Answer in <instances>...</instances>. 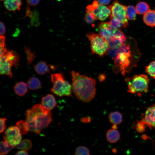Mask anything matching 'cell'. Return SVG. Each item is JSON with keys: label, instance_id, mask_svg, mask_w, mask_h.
I'll return each instance as SVG.
<instances>
[{"label": "cell", "instance_id": "obj_20", "mask_svg": "<svg viewBox=\"0 0 155 155\" xmlns=\"http://www.w3.org/2000/svg\"><path fill=\"white\" fill-rule=\"evenodd\" d=\"M27 85L28 88L31 90H36L41 88V85L40 81L37 78L32 77L27 81Z\"/></svg>", "mask_w": 155, "mask_h": 155}, {"label": "cell", "instance_id": "obj_35", "mask_svg": "<svg viewBox=\"0 0 155 155\" xmlns=\"http://www.w3.org/2000/svg\"><path fill=\"white\" fill-rule=\"evenodd\" d=\"M0 35H3L5 33L6 31L5 26L4 23L1 22H0Z\"/></svg>", "mask_w": 155, "mask_h": 155}, {"label": "cell", "instance_id": "obj_18", "mask_svg": "<svg viewBox=\"0 0 155 155\" xmlns=\"http://www.w3.org/2000/svg\"><path fill=\"white\" fill-rule=\"evenodd\" d=\"M27 86V84L23 82L16 84L14 87L15 93L19 96H24L28 92Z\"/></svg>", "mask_w": 155, "mask_h": 155}, {"label": "cell", "instance_id": "obj_17", "mask_svg": "<svg viewBox=\"0 0 155 155\" xmlns=\"http://www.w3.org/2000/svg\"><path fill=\"white\" fill-rule=\"evenodd\" d=\"M108 117L110 122L113 125L120 124L123 120L122 114L118 111L111 112L109 114Z\"/></svg>", "mask_w": 155, "mask_h": 155}, {"label": "cell", "instance_id": "obj_33", "mask_svg": "<svg viewBox=\"0 0 155 155\" xmlns=\"http://www.w3.org/2000/svg\"><path fill=\"white\" fill-rule=\"evenodd\" d=\"M7 119L6 118L1 117L0 119V132L1 133L4 132L6 127L5 122Z\"/></svg>", "mask_w": 155, "mask_h": 155}, {"label": "cell", "instance_id": "obj_11", "mask_svg": "<svg viewBox=\"0 0 155 155\" xmlns=\"http://www.w3.org/2000/svg\"><path fill=\"white\" fill-rule=\"evenodd\" d=\"M141 121L151 129H155V104L147 108Z\"/></svg>", "mask_w": 155, "mask_h": 155}, {"label": "cell", "instance_id": "obj_40", "mask_svg": "<svg viewBox=\"0 0 155 155\" xmlns=\"http://www.w3.org/2000/svg\"><path fill=\"white\" fill-rule=\"evenodd\" d=\"M111 128L114 129H117V125H116L113 124L111 127Z\"/></svg>", "mask_w": 155, "mask_h": 155}, {"label": "cell", "instance_id": "obj_6", "mask_svg": "<svg viewBox=\"0 0 155 155\" xmlns=\"http://www.w3.org/2000/svg\"><path fill=\"white\" fill-rule=\"evenodd\" d=\"M87 36L90 42L92 53L103 56L109 50L108 42L99 34L90 32Z\"/></svg>", "mask_w": 155, "mask_h": 155}, {"label": "cell", "instance_id": "obj_14", "mask_svg": "<svg viewBox=\"0 0 155 155\" xmlns=\"http://www.w3.org/2000/svg\"><path fill=\"white\" fill-rule=\"evenodd\" d=\"M3 1L4 6L8 10L15 11L20 10L22 5L21 0H2Z\"/></svg>", "mask_w": 155, "mask_h": 155}, {"label": "cell", "instance_id": "obj_4", "mask_svg": "<svg viewBox=\"0 0 155 155\" xmlns=\"http://www.w3.org/2000/svg\"><path fill=\"white\" fill-rule=\"evenodd\" d=\"M51 80L53 86L51 91L53 94L60 97L72 95L71 85L65 80L62 74L57 73L51 74Z\"/></svg>", "mask_w": 155, "mask_h": 155}, {"label": "cell", "instance_id": "obj_39", "mask_svg": "<svg viewBox=\"0 0 155 155\" xmlns=\"http://www.w3.org/2000/svg\"><path fill=\"white\" fill-rule=\"evenodd\" d=\"M15 155H28V153L25 150H21L18 151L15 154Z\"/></svg>", "mask_w": 155, "mask_h": 155}, {"label": "cell", "instance_id": "obj_21", "mask_svg": "<svg viewBox=\"0 0 155 155\" xmlns=\"http://www.w3.org/2000/svg\"><path fill=\"white\" fill-rule=\"evenodd\" d=\"M4 141L0 143V154L5 155L8 153L14 148L13 146L10 144L4 137Z\"/></svg>", "mask_w": 155, "mask_h": 155}, {"label": "cell", "instance_id": "obj_5", "mask_svg": "<svg viewBox=\"0 0 155 155\" xmlns=\"http://www.w3.org/2000/svg\"><path fill=\"white\" fill-rule=\"evenodd\" d=\"M127 91L133 94L146 93L148 90L149 80L148 77L144 74L135 75L127 78Z\"/></svg>", "mask_w": 155, "mask_h": 155}, {"label": "cell", "instance_id": "obj_22", "mask_svg": "<svg viewBox=\"0 0 155 155\" xmlns=\"http://www.w3.org/2000/svg\"><path fill=\"white\" fill-rule=\"evenodd\" d=\"M135 9L137 14L143 15L149 11L150 6L146 3L144 1H141L137 3Z\"/></svg>", "mask_w": 155, "mask_h": 155}, {"label": "cell", "instance_id": "obj_38", "mask_svg": "<svg viewBox=\"0 0 155 155\" xmlns=\"http://www.w3.org/2000/svg\"><path fill=\"white\" fill-rule=\"evenodd\" d=\"M111 0H98V3L102 5H106L109 4Z\"/></svg>", "mask_w": 155, "mask_h": 155}, {"label": "cell", "instance_id": "obj_31", "mask_svg": "<svg viewBox=\"0 0 155 155\" xmlns=\"http://www.w3.org/2000/svg\"><path fill=\"white\" fill-rule=\"evenodd\" d=\"M85 22L89 24H92L96 20L92 14L88 11L86 10V13L85 17Z\"/></svg>", "mask_w": 155, "mask_h": 155}, {"label": "cell", "instance_id": "obj_32", "mask_svg": "<svg viewBox=\"0 0 155 155\" xmlns=\"http://www.w3.org/2000/svg\"><path fill=\"white\" fill-rule=\"evenodd\" d=\"M145 123L141 121L137 122L136 125V129L138 132L142 133L144 132L145 130L146 125Z\"/></svg>", "mask_w": 155, "mask_h": 155}, {"label": "cell", "instance_id": "obj_3", "mask_svg": "<svg viewBox=\"0 0 155 155\" xmlns=\"http://www.w3.org/2000/svg\"><path fill=\"white\" fill-rule=\"evenodd\" d=\"M26 115L29 131L38 134L52 120L51 110L46 108L40 104H36L27 110Z\"/></svg>", "mask_w": 155, "mask_h": 155}, {"label": "cell", "instance_id": "obj_8", "mask_svg": "<svg viewBox=\"0 0 155 155\" xmlns=\"http://www.w3.org/2000/svg\"><path fill=\"white\" fill-rule=\"evenodd\" d=\"M127 7L121 4L117 0L114 1L109 6L111 12V14L121 22L124 28L127 27L129 25L126 15Z\"/></svg>", "mask_w": 155, "mask_h": 155}, {"label": "cell", "instance_id": "obj_23", "mask_svg": "<svg viewBox=\"0 0 155 155\" xmlns=\"http://www.w3.org/2000/svg\"><path fill=\"white\" fill-rule=\"evenodd\" d=\"M15 126L19 129L21 135L26 134L29 131V127L26 121H19L16 123Z\"/></svg>", "mask_w": 155, "mask_h": 155}, {"label": "cell", "instance_id": "obj_29", "mask_svg": "<svg viewBox=\"0 0 155 155\" xmlns=\"http://www.w3.org/2000/svg\"><path fill=\"white\" fill-rule=\"evenodd\" d=\"M145 71L151 77L155 79V61H152L146 67Z\"/></svg>", "mask_w": 155, "mask_h": 155}, {"label": "cell", "instance_id": "obj_34", "mask_svg": "<svg viewBox=\"0 0 155 155\" xmlns=\"http://www.w3.org/2000/svg\"><path fill=\"white\" fill-rule=\"evenodd\" d=\"M28 3L31 6H35L39 3L40 0H27Z\"/></svg>", "mask_w": 155, "mask_h": 155}, {"label": "cell", "instance_id": "obj_16", "mask_svg": "<svg viewBox=\"0 0 155 155\" xmlns=\"http://www.w3.org/2000/svg\"><path fill=\"white\" fill-rule=\"evenodd\" d=\"M143 20L147 26L151 27H155V11L149 10L144 14Z\"/></svg>", "mask_w": 155, "mask_h": 155}, {"label": "cell", "instance_id": "obj_24", "mask_svg": "<svg viewBox=\"0 0 155 155\" xmlns=\"http://www.w3.org/2000/svg\"><path fill=\"white\" fill-rule=\"evenodd\" d=\"M4 54L12 62L13 65L16 66L18 65L19 57L16 53L12 51L7 50Z\"/></svg>", "mask_w": 155, "mask_h": 155}, {"label": "cell", "instance_id": "obj_25", "mask_svg": "<svg viewBox=\"0 0 155 155\" xmlns=\"http://www.w3.org/2000/svg\"><path fill=\"white\" fill-rule=\"evenodd\" d=\"M32 145L31 141L28 139H24L15 146L18 149L28 151L32 148Z\"/></svg>", "mask_w": 155, "mask_h": 155}, {"label": "cell", "instance_id": "obj_13", "mask_svg": "<svg viewBox=\"0 0 155 155\" xmlns=\"http://www.w3.org/2000/svg\"><path fill=\"white\" fill-rule=\"evenodd\" d=\"M41 103L43 107L50 110L57 106L56 99L52 94H48L43 97L42 99Z\"/></svg>", "mask_w": 155, "mask_h": 155}, {"label": "cell", "instance_id": "obj_27", "mask_svg": "<svg viewBox=\"0 0 155 155\" xmlns=\"http://www.w3.org/2000/svg\"><path fill=\"white\" fill-rule=\"evenodd\" d=\"M26 17L28 16L30 18L32 24L35 25H35H36V24L38 23V17L37 15V12L32 11L28 6L26 8Z\"/></svg>", "mask_w": 155, "mask_h": 155}, {"label": "cell", "instance_id": "obj_1", "mask_svg": "<svg viewBox=\"0 0 155 155\" xmlns=\"http://www.w3.org/2000/svg\"><path fill=\"white\" fill-rule=\"evenodd\" d=\"M114 61V70L116 73L125 75L136 65L140 54L135 42L127 39L125 42L119 48L111 50Z\"/></svg>", "mask_w": 155, "mask_h": 155}, {"label": "cell", "instance_id": "obj_9", "mask_svg": "<svg viewBox=\"0 0 155 155\" xmlns=\"http://www.w3.org/2000/svg\"><path fill=\"white\" fill-rule=\"evenodd\" d=\"M4 137L11 145L16 146L21 141L22 136L19 129L16 126L9 127L5 132Z\"/></svg>", "mask_w": 155, "mask_h": 155}, {"label": "cell", "instance_id": "obj_26", "mask_svg": "<svg viewBox=\"0 0 155 155\" xmlns=\"http://www.w3.org/2000/svg\"><path fill=\"white\" fill-rule=\"evenodd\" d=\"M137 13L135 8L131 5L127 7L126 15L127 19L134 20L136 19Z\"/></svg>", "mask_w": 155, "mask_h": 155}, {"label": "cell", "instance_id": "obj_36", "mask_svg": "<svg viewBox=\"0 0 155 155\" xmlns=\"http://www.w3.org/2000/svg\"><path fill=\"white\" fill-rule=\"evenodd\" d=\"M91 119L89 117H82L80 119V121L83 123H90Z\"/></svg>", "mask_w": 155, "mask_h": 155}, {"label": "cell", "instance_id": "obj_19", "mask_svg": "<svg viewBox=\"0 0 155 155\" xmlns=\"http://www.w3.org/2000/svg\"><path fill=\"white\" fill-rule=\"evenodd\" d=\"M34 68L35 71L40 75H44L47 73H49L50 72V69L47 63L44 61H40L34 65Z\"/></svg>", "mask_w": 155, "mask_h": 155}, {"label": "cell", "instance_id": "obj_15", "mask_svg": "<svg viewBox=\"0 0 155 155\" xmlns=\"http://www.w3.org/2000/svg\"><path fill=\"white\" fill-rule=\"evenodd\" d=\"M106 137L107 141L110 143H114L120 139V134L117 129H110L107 131Z\"/></svg>", "mask_w": 155, "mask_h": 155}, {"label": "cell", "instance_id": "obj_7", "mask_svg": "<svg viewBox=\"0 0 155 155\" xmlns=\"http://www.w3.org/2000/svg\"><path fill=\"white\" fill-rule=\"evenodd\" d=\"M86 8V10L92 13L96 20H104L110 16L111 13L109 8L96 1L88 5Z\"/></svg>", "mask_w": 155, "mask_h": 155}, {"label": "cell", "instance_id": "obj_12", "mask_svg": "<svg viewBox=\"0 0 155 155\" xmlns=\"http://www.w3.org/2000/svg\"><path fill=\"white\" fill-rule=\"evenodd\" d=\"M0 73L1 75H5L11 78L12 74L11 67L13 65L12 62L4 54L0 56Z\"/></svg>", "mask_w": 155, "mask_h": 155}, {"label": "cell", "instance_id": "obj_37", "mask_svg": "<svg viewBox=\"0 0 155 155\" xmlns=\"http://www.w3.org/2000/svg\"><path fill=\"white\" fill-rule=\"evenodd\" d=\"M0 48L5 47V37L3 35H0Z\"/></svg>", "mask_w": 155, "mask_h": 155}, {"label": "cell", "instance_id": "obj_10", "mask_svg": "<svg viewBox=\"0 0 155 155\" xmlns=\"http://www.w3.org/2000/svg\"><path fill=\"white\" fill-rule=\"evenodd\" d=\"M99 34L107 41L114 35L116 28L111 25L110 22H102L98 26Z\"/></svg>", "mask_w": 155, "mask_h": 155}, {"label": "cell", "instance_id": "obj_30", "mask_svg": "<svg viewBox=\"0 0 155 155\" xmlns=\"http://www.w3.org/2000/svg\"><path fill=\"white\" fill-rule=\"evenodd\" d=\"M76 155H90L88 148L84 146H79L76 148L75 152Z\"/></svg>", "mask_w": 155, "mask_h": 155}, {"label": "cell", "instance_id": "obj_2", "mask_svg": "<svg viewBox=\"0 0 155 155\" xmlns=\"http://www.w3.org/2000/svg\"><path fill=\"white\" fill-rule=\"evenodd\" d=\"M71 75L72 91L78 99L85 103L92 100L96 93L95 80L73 71Z\"/></svg>", "mask_w": 155, "mask_h": 155}, {"label": "cell", "instance_id": "obj_28", "mask_svg": "<svg viewBox=\"0 0 155 155\" xmlns=\"http://www.w3.org/2000/svg\"><path fill=\"white\" fill-rule=\"evenodd\" d=\"M110 22L114 28L120 29L124 28L123 25L121 22L111 14L110 16Z\"/></svg>", "mask_w": 155, "mask_h": 155}]
</instances>
